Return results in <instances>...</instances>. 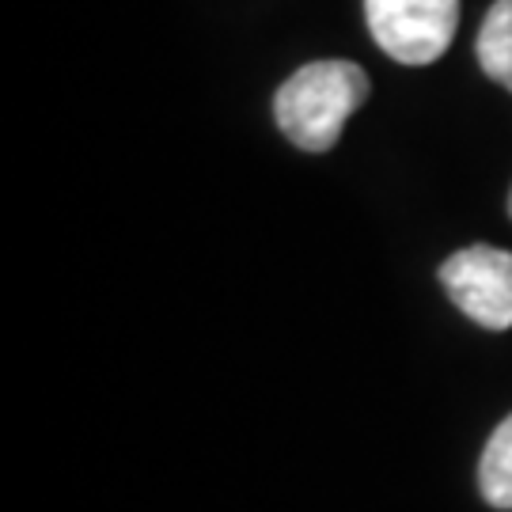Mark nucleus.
<instances>
[{
	"label": "nucleus",
	"instance_id": "39448f33",
	"mask_svg": "<svg viewBox=\"0 0 512 512\" xmlns=\"http://www.w3.org/2000/svg\"><path fill=\"white\" fill-rule=\"evenodd\" d=\"M478 490L486 497V505L494 509H512V414L494 429V437L486 440L482 459H478Z\"/></svg>",
	"mask_w": 512,
	"mask_h": 512
},
{
	"label": "nucleus",
	"instance_id": "20e7f679",
	"mask_svg": "<svg viewBox=\"0 0 512 512\" xmlns=\"http://www.w3.org/2000/svg\"><path fill=\"white\" fill-rule=\"evenodd\" d=\"M478 65L494 84L512 92V0H497L478 31Z\"/></svg>",
	"mask_w": 512,
	"mask_h": 512
},
{
	"label": "nucleus",
	"instance_id": "423d86ee",
	"mask_svg": "<svg viewBox=\"0 0 512 512\" xmlns=\"http://www.w3.org/2000/svg\"><path fill=\"white\" fill-rule=\"evenodd\" d=\"M509 217H512V190H509Z\"/></svg>",
	"mask_w": 512,
	"mask_h": 512
},
{
	"label": "nucleus",
	"instance_id": "f03ea898",
	"mask_svg": "<svg viewBox=\"0 0 512 512\" xmlns=\"http://www.w3.org/2000/svg\"><path fill=\"white\" fill-rule=\"evenodd\" d=\"M368 31L403 65L437 61L459 27V0H365Z\"/></svg>",
	"mask_w": 512,
	"mask_h": 512
},
{
	"label": "nucleus",
	"instance_id": "f257e3e1",
	"mask_svg": "<svg viewBox=\"0 0 512 512\" xmlns=\"http://www.w3.org/2000/svg\"><path fill=\"white\" fill-rule=\"evenodd\" d=\"M368 99V73L353 61H311L274 95L281 133L304 152H327L342 137L349 114Z\"/></svg>",
	"mask_w": 512,
	"mask_h": 512
},
{
	"label": "nucleus",
	"instance_id": "7ed1b4c3",
	"mask_svg": "<svg viewBox=\"0 0 512 512\" xmlns=\"http://www.w3.org/2000/svg\"><path fill=\"white\" fill-rule=\"evenodd\" d=\"M440 285L448 289L467 319L486 330L512 327V251L501 247H463L440 266Z\"/></svg>",
	"mask_w": 512,
	"mask_h": 512
}]
</instances>
